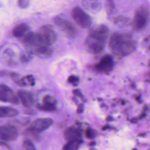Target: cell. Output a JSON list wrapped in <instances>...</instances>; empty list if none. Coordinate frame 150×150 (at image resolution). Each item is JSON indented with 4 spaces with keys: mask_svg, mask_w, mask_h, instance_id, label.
<instances>
[{
    "mask_svg": "<svg viewBox=\"0 0 150 150\" xmlns=\"http://www.w3.org/2000/svg\"><path fill=\"white\" fill-rule=\"evenodd\" d=\"M82 134L81 130L75 127H70L64 132V137L67 141L81 138Z\"/></svg>",
    "mask_w": 150,
    "mask_h": 150,
    "instance_id": "cell-14",
    "label": "cell"
},
{
    "mask_svg": "<svg viewBox=\"0 0 150 150\" xmlns=\"http://www.w3.org/2000/svg\"><path fill=\"white\" fill-rule=\"evenodd\" d=\"M18 136V131L16 127L11 125L0 126V140L11 141L15 140Z\"/></svg>",
    "mask_w": 150,
    "mask_h": 150,
    "instance_id": "cell-8",
    "label": "cell"
},
{
    "mask_svg": "<svg viewBox=\"0 0 150 150\" xmlns=\"http://www.w3.org/2000/svg\"><path fill=\"white\" fill-rule=\"evenodd\" d=\"M18 114V111L13 108L5 106L0 107V118L13 117Z\"/></svg>",
    "mask_w": 150,
    "mask_h": 150,
    "instance_id": "cell-18",
    "label": "cell"
},
{
    "mask_svg": "<svg viewBox=\"0 0 150 150\" xmlns=\"http://www.w3.org/2000/svg\"><path fill=\"white\" fill-rule=\"evenodd\" d=\"M23 78H24V79L25 80H26L29 83V84L30 86H33L35 85V80L34 77H33V76H32V75H28V76L24 77Z\"/></svg>",
    "mask_w": 150,
    "mask_h": 150,
    "instance_id": "cell-24",
    "label": "cell"
},
{
    "mask_svg": "<svg viewBox=\"0 0 150 150\" xmlns=\"http://www.w3.org/2000/svg\"><path fill=\"white\" fill-rule=\"evenodd\" d=\"M22 146L24 149L29 150H35L36 149L33 142L29 139H25L22 142Z\"/></svg>",
    "mask_w": 150,
    "mask_h": 150,
    "instance_id": "cell-20",
    "label": "cell"
},
{
    "mask_svg": "<svg viewBox=\"0 0 150 150\" xmlns=\"http://www.w3.org/2000/svg\"><path fill=\"white\" fill-rule=\"evenodd\" d=\"M114 7V2L112 0H108L107 2V8H108V11L110 12V9H112Z\"/></svg>",
    "mask_w": 150,
    "mask_h": 150,
    "instance_id": "cell-26",
    "label": "cell"
},
{
    "mask_svg": "<svg viewBox=\"0 0 150 150\" xmlns=\"http://www.w3.org/2000/svg\"><path fill=\"white\" fill-rule=\"evenodd\" d=\"M73 94H74L76 96L81 98V99H83V100L84 99V97H83V94H81V91H80V90H79V89L74 90L73 91Z\"/></svg>",
    "mask_w": 150,
    "mask_h": 150,
    "instance_id": "cell-25",
    "label": "cell"
},
{
    "mask_svg": "<svg viewBox=\"0 0 150 150\" xmlns=\"http://www.w3.org/2000/svg\"><path fill=\"white\" fill-rule=\"evenodd\" d=\"M53 123V120L49 118H38L34 120L30 124L28 129L37 134L45 131L49 128Z\"/></svg>",
    "mask_w": 150,
    "mask_h": 150,
    "instance_id": "cell-9",
    "label": "cell"
},
{
    "mask_svg": "<svg viewBox=\"0 0 150 150\" xmlns=\"http://www.w3.org/2000/svg\"><path fill=\"white\" fill-rule=\"evenodd\" d=\"M57 101L53 97L46 95L42 99V104L39 105L38 108L42 111H53L56 109Z\"/></svg>",
    "mask_w": 150,
    "mask_h": 150,
    "instance_id": "cell-11",
    "label": "cell"
},
{
    "mask_svg": "<svg viewBox=\"0 0 150 150\" xmlns=\"http://www.w3.org/2000/svg\"><path fill=\"white\" fill-rule=\"evenodd\" d=\"M18 5L21 8L26 9L30 5V0H18Z\"/></svg>",
    "mask_w": 150,
    "mask_h": 150,
    "instance_id": "cell-22",
    "label": "cell"
},
{
    "mask_svg": "<svg viewBox=\"0 0 150 150\" xmlns=\"http://www.w3.org/2000/svg\"><path fill=\"white\" fill-rule=\"evenodd\" d=\"M0 146H5V147H6V148H8V145L6 144V143H5V142H3L2 141H0Z\"/></svg>",
    "mask_w": 150,
    "mask_h": 150,
    "instance_id": "cell-30",
    "label": "cell"
},
{
    "mask_svg": "<svg viewBox=\"0 0 150 150\" xmlns=\"http://www.w3.org/2000/svg\"><path fill=\"white\" fill-rule=\"evenodd\" d=\"M86 137L88 139H92L95 137V132L91 128H87L86 131Z\"/></svg>",
    "mask_w": 150,
    "mask_h": 150,
    "instance_id": "cell-23",
    "label": "cell"
},
{
    "mask_svg": "<svg viewBox=\"0 0 150 150\" xmlns=\"http://www.w3.org/2000/svg\"><path fill=\"white\" fill-rule=\"evenodd\" d=\"M38 33L43 46H49L56 40L57 34L52 25H46L42 26L39 28Z\"/></svg>",
    "mask_w": 150,
    "mask_h": 150,
    "instance_id": "cell-4",
    "label": "cell"
},
{
    "mask_svg": "<svg viewBox=\"0 0 150 150\" xmlns=\"http://www.w3.org/2000/svg\"><path fill=\"white\" fill-rule=\"evenodd\" d=\"M149 13L148 8L144 5L139 6L136 10L133 20V25L135 29H141L146 25L149 18Z\"/></svg>",
    "mask_w": 150,
    "mask_h": 150,
    "instance_id": "cell-5",
    "label": "cell"
},
{
    "mask_svg": "<svg viewBox=\"0 0 150 150\" xmlns=\"http://www.w3.org/2000/svg\"><path fill=\"white\" fill-rule=\"evenodd\" d=\"M22 42L27 46L33 48L43 46L38 33L29 31L21 38Z\"/></svg>",
    "mask_w": 150,
    "mask_h": 150,
    "instance_id": "cell-10",
    "label": "cell"
},
{
    "mask_svg": "<svg viewBox=\"0 0 150 150\" xmlns=\"http://www.w3.org/2000/svg\"><path fill=\"white\" fill-rule=\"evenodd\" d=\"M112 65V58L109 55H106L101 59L100 62L96 65L95 69L99 72L107 73L111 69Z\"/></svg>",
    "mask_w": 150,
    "mask_h": 150,
    "instance_id": "cell-12",
    "label": "cell"
},
{
    "mask_svg": "<svg viewBox=\"0 0 150 150\" xmlns=\"http://www.w3.org/2000/svg\"><path fill=\"white\" fill-rule=\"evenodd\" d=\"M67 81L69 83L72 84L73 86H76L78 85V83L79 81V78L78 76L71 75L68 77Z\"/></svg>",
    "mask_w": 150,
    "mask_h": 150,
    "instance_id": "cell-21",
    "label": "cell"
},
{
    "mask_svg": "<svg viewBox=\"0 0 150 150\" xmlns=\"http://www.w3.org/2000/svg\"><path fill=\"white\" fill-rule=\"evenodd\" d=\"M53 22L69 36L73 38L76 36L77 33L76 28L72 22L67 19L57 16L53 18Z\"/></svg>",
    "mask_w": 150,
    "mask_h": 150,
    "instance_id": "cell-6",
    "label": "cell"
},
{
    "mask_svg": "<svg viewBox=\"0 0 150 150\" xmlns=\"http://www.w3.org/2000/svg\"><path fill=\"white\" fill-rule=\"evenodd\" d=\"M82 142H83V140L81 138L67 141V143L63 147V149H64V150L77 149L80 147Z\"/></svg>",
    "mask_w": 150,
    "mask_h": 150,
    "instance_id": "cell-19",
    "label": "cell"
},
{
    "mask_svg": "<svg viewBox=\"0 0 150 150\" xmlns=\"http://www.w3.org/2000/svg\"><path fill=\"white\" fill-rule=\"evenodd\" d=\"M71 15L74 22L80 28L87 29L92 23L91 17L79 6H74L72 9Z\"/></svg>",
    "mask_w": 150,
    "mask_h": 150,
    "instance_id": "cell-2",
    "label": "cell"
},
{
    "mask_svg": "<svg viewBox=\"0 0 150 150\" xmlns=\"http://www.w3.org/2000/svg\"><path fill=\"white\" fill-rule=\"evenodd\" d=\"M0 101L19 104V100L18 96L8 86L0 84Z\"/></svg>",
    "mask_w": 150,
    "mask_h": 150,
    "instance_id": "cell-7",
    "label": "cell"
},
{
    "mask_svg": "<svg viewBox=\"0 0 150 150\" xmlns=\"http://www.w3.org/2000/svg\"><path fill=\"white\" fill-rule=\"evenodd\" d=\"M17 95L22 104V105L26 107H31L34 103V99L32 94L28 91L20 90L18 91Z\"/></svg>",
    "mask_w": 150,
    "mask_h": 150,
    "instance_id": "cell-13",
    "label": "cell"
},
{
    "mask_svg": "<svg viewBox=\"0 0 150 150\" xmlns=\"http://www.w3.org/2000/svg\"><path fill=\"white\" fill-rule=\"evenodd\" d=\"M7 73L4 71H0V77H4L6 76Z\"/></svg>",
    "mask_w": 150,
    "mask_h": 150,
    "instance_id": "cell-29",
    "label": "cell"
},
{
    "mask_svg": "<svg viewBox=\"0 0 150 150\" xmlns=\"http://www.w3.org/2000/svg\"><path fill=\"white\" fill-rule=\"evenodd\" d=\"M101 0H83L82 5L87 9L90 11H98L101 7Z\"/></svg>",
    "mask_w": 150,
    "mask_h": 150,
    "instance_id": "cell-17",
    "label": "cell"
},
{
    "mask_svg": "<svg viewBox=\"0 0 150 150\" xmlns=\"http://www.w3.org/2000/svg\"><path fill=\"white\" fill-rule=\"evenodd\" d=\"M110 46L112 50L121 53L126 52L132 47L131 42L127 41L124 37L118 33L112 35L110 40Z\"/></svg>",
    "mask_w": 150,
    "mask_h": 150,
    "instance_id": "cell-3",
    "label": "cell"
},
{
    "mask_svg": "<svg viewBox=\"0 0 150 150\" xmlns=\"http://www.w3.org/2000/svg\"><path fill=\"white\" fill-rule=\"evenodd\" d=\"M83 111V104H80L79 105V108H77V112L78 113H81Z\"/></svg>",
    "mask_w": 150,
    "mask_h": 150,
    "instance_id": "cell-28",
    "label": "cell"
},
{
    "mask_svg": "<svg viewBox=\"0 0 150 150\" xmlns=\"http://www.w3.org/2000/svg\"><path fill=\"white\" fill-rule=\"evenodd\" d=\"M32 53L40 57H48L52 56L53 52L47 46H40L33 48Z\"/></svg>",
    "mask_w": 150,
    "mask_h": 150,
    "instance_id": "cell-16",
    "label": "cell"
},
{
    "mask_svg": "<svg viewBox=\"0 0 150 150\" xmlns=\"http://www.w3.org/2000/svg\"><path fill=\"white\" fill-rule=\"evenodd\" d=\"M21 59L23 61H27L29 60V56L26 54H22L21 55Z\"/></svg>",
    "mask_w": 150,
    "mask_h": 150,
    "instance_id": "cell-27",
    "label": "cell"
},
{
    "mask_svg": "<svg viewBox=\"0 0 150 150\" xmlns=\"http://www.w3.org/2000/svg\"><path fill=\"white\" fill-rule=\"evenodd\" d=\"M108 31L105 26L100 25L89 33L86 39V45L90 52L96 53L103 50Z\"/></svg>",
    "mask_w": 150,
    "mask_h": 150,
    "instance_id": "cell-1",
    "label": "cell"
},
{
    "mask_svg": "<svg viewBox=\"0 0 150 150\" xmlns=\"http://www.w3.org/2000/svg\"><path fill=\"white\" fill-rule=\"evenodd\" d=\"M29 31V28L28 25L24 23H21L14 27L12 30V35L17 38H22L27 32Z\"/></svg>",
    "mask_w": 150,
    "mask_h": 150,
    "instance_id": "cell-15",
    "label": "cell"
}]
</instances>
